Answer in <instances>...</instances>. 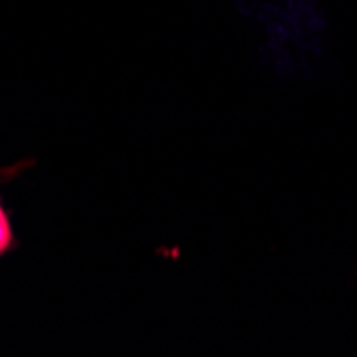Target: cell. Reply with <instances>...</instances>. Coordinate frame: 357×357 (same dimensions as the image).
I'll list each match as a JSON object with an SVG mask.
<instances>
[{
    "label": "cell",
    "mask_w": 357,
    "mask_h": 357,
    "mask_svg": "<svg viewBox=\"0 0 357 357\" xmlns=\"http://www.w3.org/2000/svg\"><path fill=\"white\" fill-rule=\"evenodd\" d=\"M15 244H17V240H15L11 218H9L7 210L3 208V204H0V257L11 252L15 248Z\"/></svg>",
    "instance_id": "1"
}]
</instances>
